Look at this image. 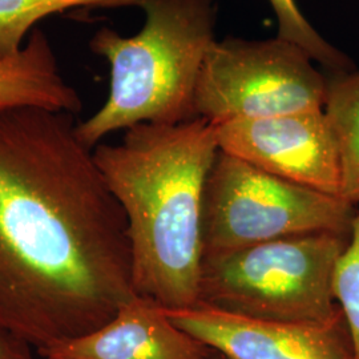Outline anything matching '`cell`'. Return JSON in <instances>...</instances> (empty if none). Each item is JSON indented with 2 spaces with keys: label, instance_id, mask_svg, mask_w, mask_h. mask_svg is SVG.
<instances>
[{
  "label": "cell",
  "instance_id": "6da1fadb",
  "mask_svg": "<svg viewBox=\"0 0 359 359\" xmlns=\"http://www.w3.org/2000/svg\"><path fill=\"white\" fill-rule=\"evenodd\" d=\"M137 295L127 218L75 115L0 111V325L39 354Z\"/></svg>",
  "mask_w": 359,
  "mask_h": 359
},
{
  "label": "cell",
  "instance_id": "7a4b0ae2",
  "mask_svg": "<svg viewBox=\"0 0 359 359\" xmlns=\"http://www.w3.org/2000/svg\"><path fill=\"white\" fill-rule=\"evenodd\" d=\"M218 151L204 118L139 124L93 149L127 218L135 290L165 310L198 305L204 194Z\"/></svg>",
  "mask_w": 359,
  "mask_h": 359
},
{
  "label": "cell",
  "instance_id": "3957f363",
  "mask_svg": "<svg viewBox=\"0 0 359 359\" xmlns=\"http://www.w3.org/2000/svg\"><path fill=\"white\" fill-rule=\"evenodd\" d=\"M140 8L145 23L136 35L103 27L90 39L92 52L111 67L105 103L77 123L90 149L117 130L194 118L197 80L216 41L217 0H140Z\"/></svg>",
  "mask_w": 359,
  "mask_h": 359
},
{
  "label": "cell",
  "instance_id": "277c9868",
  "mask_svg": "<svg viewBox=\"0 0 359 359\" xmlns=\"http://www.w3.org/2000/svg\"><path fill=\"white\" fill-rule=\"evenodd\" d=\"M348 237L310 233L205 255L197 306L259 321H332L342 311L334 271Z\"/></svg>",
  "mask_w": 359,
  "mask_h": 359
},
{
  "label": "cell",
  "instance_id": "5b68a950",
  "mask_svg": "<svg viewBox=\"0 0 359 359\" xmlns=\"http://www.w3.org/2000/svg\"><path fill=\"white\" fill-rule=\"evenodd\" d=\"M357 208L218 151L206 180L204 256L310 233L350 234Z\"/></svg>",
  "mask_w": 359,
  "mask_h": 359
},
{
  "label": "cell",
  "instance_id": "8992f818",
  "mask_svg": "<svg viewBox=\"0 0 359 359\" xmlns=\"http://www.w3.org/2000/svg\"><path fill=\"white\" fill-rule=\"evenodd\" d=\"M290 40L226 38L206 53L193 97L194 118L212 124L323 109L327 76Z\"/></svg>",
  "mask_w": 359,
  "mask_h": 359
},
{
  "label": "cell",
  "instance_id": "52a82bcc",
  "mask_svg": "<svg viewBox=\"0 0 359 359\" xmlns=\"http://www.w3.org/2000/svg\"><path fill=\"white\" fill-rule=\"evenodd\" d=\"M213 126L221 152L280 179L339 196L337 142L323 109Z\"/></svg>",
  "mask_w": 359,
  "mask_h": 359
},
{
  "label": "cell",
  "instance_id": "ba28073f",
  "mask_svg": "<svg viewBox=\"0 0 359 359\" xmlns=\"http://www.w3.org/2000/svg\"><path fill=\"white\" fill-rule=\"evenodd\" d=\"M165 311L180 329L226 359H353L342 311L325 323L259 321L204 306Z\"/></svg>",
  "mask_w": 359,
  "mask_h": 359
},
{
  "label": "cell",
  "instance_id": "9c48e42d",
  "mask_svg": "<svg viewBox=\"0 0 359 359\" xmlns=\"http://www.w3.org/2000/svg\"><path fill=\"white\" fill-rule=\"evenodd\" d=\"M212 354L170 321L165 309L142 295L97 330L40 353L41 359H210Z\"/></svg>",
  "mask_w": 359,
  "mask_h": 359
},
{
  "label": "cell",
  "instance_id": "30bf717a",
  "mask_svg": "<svg viewBox=\"0 0 359 359\" xmlns=\"http://www.w3.org/2000/svg\"><path fill=\"white\" fill-rule=\"evenodd\" d=\"M25 107L72 115L83 107L77 90L60 75L51 43L38 27L22 51L0 60V111Z\"/></svg>",
  "mask_w": 359,
  "mask_h": 359
},
{
  "label": "cell",
  "instance_id": "8fae6325",
  "mask_svg": "<svg viewBox=\"0 0 359 359\" xmlns=\"http://www.w3.org/2000/svg\"><path fill=\"white\" fill-rule=\"evenodd\" d=\"M325 114L333 129L339 164V197L359 208V68L330 72Z\"/></svg>",
  "mask_w": 359,
  "mask_h": 359
},
{
  "label": "cell",
  "instance_id": "7c38bea8",
  "mask_svg": "<svg viewBox=\"0 0 359 359\" xmlns=\"http://www.w3.org/2000/svg\"><path fill=\"white\" fill-rule=\"evenodd\" d=\"M140 7V0H0V60L23 50L36 25L52 15Z\"/></svg>",
  "mask_w": 359,
  "mask_h": 359
},
{
  "label": "cell",
  "instance_id": "4fadbf2b",
  "mask_svg": "<svg viewBox=\"0 0 359 359\" xmlns=\"http://www.w3.org/2000/svg\"><path fill=\"white\" fill-rule=\"evenodd\" d=\"M277 19L278 36L290 40L308 52L327 74L345 72L357 68L345 52L330 44L310 25L295 0H268Z\"/></svg>",
  "mask_w": 359,
  "mask_h": 359
},
{
  "label": "cell",
  "instance_id": "5bb4252c",
  "mask_svg": "<svg viewBox=\"0 0 359 359\" xmlns=\"http://www.w3.org/2000/svg\"><path fill=\"white\" fill-rule=\"evenodd\" d=\"M333 290L350 332L353 359H359V208L351 224L348 243L335 266Z\"/></svg>",
  "mask_w": 359,
  "mask_h": 359
},
{
  "label": "cell",
  "instance_id": "9a60e30c",
  "mask_svg": "<svg viewBox=\"0 0 359 359\" xmlns=\"http://www.w3.org/2000/svg\"><path fill=\"white\" fill-rule=\"evenodd\" d=\"M34 348L0 325V359H34Z\"/></svg>",
  "mask_w": 359,
  "mask_h": 359
},
{
  "label": "cell",
  "instance_id": "2e32d148",
  "mask_svg": "<svg viewBox=\"0 0 359 359\" xmlns=\"http://www.w3.org/2000/svg\"><path fill=\"white\" fill-rule=\"evenodd\" d=\"M210 359H226L224 355H221L219 353H217V351H215L213 350V354H212V357H210Z\"/></svg>",
  "mask_w": 359,
  "mask_h": 359
}]
</instances>
